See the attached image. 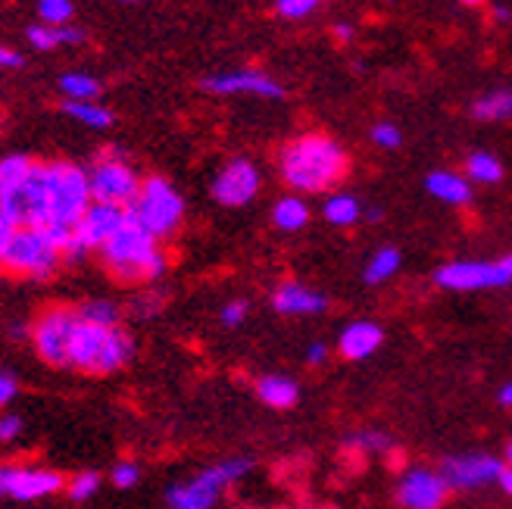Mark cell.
<instances>
[{
  "label": "cell",
  "mask_w": 512,
  "mask_h": 509,
  "mask_svg": "<svg viewBox=\"0 0 512 509\" xmlns=\"http://www.w3.org/2000/svg\"><path fill=\"white\" fill-rule=\"evenodd\" d=\"M0 210L16 222V228H47L50 222L47 163H35L22 185L0 197Z\"/></svg>",
  "instance_id": "ba28073f"
},
{
  "label": "cell",
  "mask_w": 512,
  "mask_h": 509,
  "mask_svg": "<svg viewBox=\"0 0 512 509\" xmlns=\"http://www.w3.org/2000/svg\"><path fill=\"white\" fill-rule=\"evenodd\" d=\"M466 178L472 185H497L503 182V163L491 150H472L466 157Z\"/></svg>",
  "instance_id": "d4e9b609"
},
{
  "label": "cell",
  "mask_w": 512,
  "mask_h": 509,
  "mask_svg": "<svg viewBox=\"0 0 512 509\" xmlns=\"http://www.w3.org/2000/svg\"><path fill=\"white\" fill-rule=\"evenodd\" d=\"M222 485L219 481L203 469L200 475L182 481V485H172L166 491V503L169 509H213L222 497Z\"/></svg>",
  "instance_id": "2e32d148"
},
{
  "label": "cell",
  "mask_w": 512,
  "mask_h": 509,
  "mask_svg": "<svg viewBox=\"0 0 512 509\" xmlns=\"http://www.w3.org/2000/svg\"><path fill=\"white\" fill-rule=\"evenodd\" d=\"M384 344V328L378 322H350L344 332L338 335V353L350 363H360L369 360V356Z\"/></svg>",
  "instance_id": "ac0fdd59"
},
{
  "label": "cell",
  "mask_w": 512,
  "mask_h": 509,
  "mask_svg": "<svg viewBox=\"0 0 512 509\" xmlns=\"http://www.w3.org/2000/svg\"><path fill=\"white\" fill-rule=\"evenodd\" d=\"M366 219H369V222H378V219H381V210H378V207H372V210L366 213Z\"/></svg>",
  "instance_id": "681fc988"
},
{
  "label": "cell",
  "mask_w": 512,
  "mask_h": 509,
  "mask_svg": "<svg viewBox=\"0 0 512 509\" xmlns=\"http://www.w3.org/2000/svg\"><path fill=\"white\" fill-rule=\"evenodd\" d=\"M63 110L75 122L88 125V129H100V132H104V129H110V125H113V113L107 107H100L97 100H66Z\"/></svg>",
  "instance_id": "484cf974"
},
{
  "label": "cell",
  "mask_w": 512,
  "mask_h": 509,
  "mask_svg": "<svg viewBox=\"0 0 512 509\" xmlns=\"http://www.w3.org/2000/svg\"><path fill=\"white\" fill-rule=\"evenodd\" d=\"M325 356H328V344L325 341H313L310 347H306V363H310V366L325 363Z\"/></svg>",
  "instance_id": "7bdbcfd3"
},
{
  "label": "cell",
  "mask_w": 512,
  "mask_h": 509,
  "mask_svg": "<svg viewBox=\"0 0 512 509\" xmlns=\"http://www.w3.org/2000/svg\"><path fill=\"white\" fill-rule=\"evenodd\" d=\"M66 488V478L54 469H29V466H10L7 478V497L13 500H41Z\"/></svg>",
  "instance_id": "9a60e30c"
},
{
  "label": "cell",
  "mask_w": 512,
  "mask_h": 509,
  "mask_svg": "<svg viewBox=\"0 0 512 509\" xmlns=\"http://www.w3.org/2000/svg\"><path fill=\"white\" fill-rule=\"evenodd\" d=\"M450 488L444 485L441 472L413 466L406 469L397 481V503L403 509H441L447 503Z\"/></svg>",
  "instance_id": "5bb4252c"
},
{
  "label": "cell",
  "mask_w": 512,
  "mask_h": 509,
  "mask_svg": "<svg viewBox=\"0 0 512 509\" xmlns=\"http://www.w3.org/2000/svg\"><path fill=\"white\" fill-rule=\"evenodd\" d=\"M25 38H29V44L35 50H57V47H75L85 41V32L75 29V25H60V29H54V25H32L29 32H25Z\"/></svg>",
  "instance_id": "7402d4cb"
},
{
  "label": "cell",
  "mask_w": 512,
  "mask_h": 509,
  "mask_svg": "<svg viewBox=\"0 0 512 509\" xmlns=\"http://www.w3.org/2000/svg\"><path fill=\"white\" fill-rule=\"evenodd\" d=\"M116 4H147V0H116Z\"/></svg>",
  "instance_id": "db71d44e"
},
{
  "label": "cell",
  "mask_w": 512,
  "mask_h": 509,
  "mask_svg": "<svg viewBox=\"0 0 512 509\" xmlns=\"http://www.w3.org/2000/svg\"><path fill=\"white\" fill-rule=\"evenodd\" d=\"M503 463H506V466H509V469H512V444H509V447H506V460H503Z\"/></svg>",
  "instance_id": "816d5d0a"
},
{
  "label": "cell",
  "mask_w": 512,
  "mask_h": 509,
  "mask_svg": "<svg viewBox=\"0 0 512 509\" xmlns=\"http://www.w3.org/2000/svg\"><path fill=\"white\" fill-rule=\"evenodd\" d=\"M163 303H166V297L160 291L144 288V291H138L132 300H128V313H132L135 319H153V316L163 313Z\"/></svg>",
  "instance_id": "1f68e13d"
},
{
  "label": "cell",
  "mask_w": 512,
  "mask_h": 509,
  "mask_svg": "<svg viewBox=\"0 0 512 509\" xmlns=\"http://www.w3.org/2000/svg\"><path fill=\"white\" fill-rule=\"evenodd\" d=\"M434 285L444 291H488L512 285V275L506 272L503 260H453L434 272Z\"/></svg>",
  "instance_id": "30bf717a"
},
{
  "label": "cell",
  "mask_w": 512,
  "mask_h": 509,
  "mask_svg": "<svg viewBox=\"0 0 512 509\" xmlns=\"http://www.w3.org/2000/svg\"><path fill=\"white\" fill-rule=\"evenodd\" d=\"M57 85L66 100H94L100 94V82L88 72H63Z\"/></svg>",
  "instance_id": "f546056e"
},
{
  "label": "cell",
  "mask_w": 512,
  "mask_h": 509,
  "mask_svg": "<svg viewBox=\"0 0 512 509\" xmlns=\"http://www.w3.org/2000/svg\"><path fill=\"white\" fill-rule=\"evenodd\" d=\"M369 138L381 150H397L403 144V132H400V125H394V122H375L369 129Z\"/></svg>",
  "instance_id": "d590c367"
},
{
  "label": "cell",
  "mask_w": 512,
  "mask_h": 509,
  "mask_svg": "<svg viewBox=\"0 0 512 509\" xmlns=\"http://www.w3.org/2000/svg\"><path fill=\"white\" fill-rule=\"evenodd\" d=\"M400 269V250L397 247H381L372 253V260L363 269V282L366 285H384L388 278H394Z\"/></svg>",
  "instance_id": "4316f807"
},
{
  "label": "cell",
  "mask_w": 512,
  "mask_h": 509,
  "mask_svg": "<svg viewBox=\"0 0 512 509\" xmlns=\"http://www.w3.org/2000/svg\"><path fill=\"white\" fill-rule=\"evenodd\" d=\"M16 391H19V381H16L10 372H0V410L13 403Z\"/></svg>",
  "instance_id": "ab89813d"
},
{
  "label": "cell",
  "mask_w": 512,
  "mask_h": 509,
  "mask_svg": "<svg viewBox=\"0 0 512 509\" xmlns=\"http://www.w3.org/2000/svg\"><path fill=\"white\" fill-rule=\"evenodd\" d=\"M75 313H79V322H85V325H97V328L119 325V307L113 300H85L75 307Z\"/></svg>",
  "instance_id": "83f0119b"
},
{
  "label": "cell",
  "mask_w": 512,
  "mask_h": 509,
  "mask_svg": "<svg viewBox=\"0 0 512 509\" xmlns=\"http://www.w3.org/2000/svg\"><path fill=\"white\" fill-rule=\"evenodd\" d=\"M97 488H100V475L97 472H79L66 485V494H69L72 503H85V500H91L97 494Z\"/></svg>",
  "instance_id": "e575fe53"
},
{
  "label": "cell",
  "mask_w": 512,
  "mask_h": 509,
  "mask_svg": "<svg viewBox=\"0 0 512 509\" xmlns=\"http://www.w3.org/2000/svg\"><path fill=\"white\" fill-rule=\"evenodd\" d=\"M135 338L125 328H97L79 322L69 347V369L85 375H113L135 360Z\"/></svg>",
  "instance_id": "277c9868"
},
{
  "label": "cell",
  "mask_w": 512,
  "mask_h": 509,
  "mask_svg": "<svg viewBox=\"0 0 512 509\" xmlns=\"http://www.w3.org/2000/svg\"><path fill=\"white\" fill-rule=\"evenodd\" d=\"M38 16H41L44 25H54V29H60V25L72 22L75 4H72V0H38Z\"/></svg>",
  "instance_id": "d6a6232c"
},
{
  "label": "cell",
  "mask_w": 512,
  "mask_h": 509,
  "mask_svg": "<svg viewBox=\"0 0 512 509\" xmlns=\"http://www.w3.org/2000/svg\"><path fill=\"white\" fill-rule=\"evenodd\" d=\"M88 185H91V200L125 210L128 203L138 197L141 178L119 150H107V154H100L94 166L88 169Z\"/></svg>",
  "instance_id": "52a82bcc"
},
{
  "label": "cell",
  "mask_w": 512,
  "mask_h": 509,
  "mask_svg": "<svg viewBox=\"0 0 512 509\" xmlns=\"http://www.w3.org/2000/svg\"><path fill=\"white\" fill-rule=\"evenodd\" d=\"M331 38H335V41H341V44H350V41L356 38V29H353V22H347V19L335 22V25H331Z\"/></svg>",
  "instance_id": "60d3db41"
},
{
  "label": "cell",
  "mask_w": 512,
  "mask_h": 509,
  "mask_svg": "<svg viewBox=\"0 0 512 509\" xmlns=\"http://www.w3.org/2000/svg\"><path fill=\"white\" fill-rule=\"evenodd\" d=\"M104 269L116 278L119 285H153L160 282L169 269V253L157 238L141 232L138 225L122 222L119 232L97 250Z\"/></svg>",
  "instance_id": "7a4b0ae2"
},
{
  "label": "cell",
  "mask_w": 512,
  "mask_h": 509,
  "mask_svg": "<svg viewBox=\"0 0 512 509\" xmlns=\"http://www.w3.org/2000/svg\"><path fill=\"white\" fill-rule=\"evenodd\" d=\"M75 328H79V313H75V307H47L32 322L35 353L47 366L69 369V347L75 338Z\"/></svg>",
  "instance_id": "9c48e42d"
},
{
  "label": "cell",
  "mask_w": 512,
  "mask_h": 509,
  "mask_svg": "<svg viewBox=\"0 0 512 509\" xmlns=\"http://www.w3.org/2000/svg\"><path fill=\"white\" fill-rule=\"evenodd\" d=\"M497 400H500L503 406H509V410H512V381H506V385L500 388V394H497Z\"/></svg>",
  "instance_id": "7dc6e473"
},
{
  "label": "cell",
  "mask_w": 512,
  "mask_h": 509,
  "mask_svg": "<svg viewBox=\"0 0 512 509\" xmlns=\"http://www.w3.org/2000/svg\"><path fill=\"white\" fill-rule=\"evenodd\" d=\"M497 485L512 497V469H509L506 463H503V472H500V478H497Z\"/></svg>",
  "instance_id": "bcb514c9"
},
{
  "label": "cell",
  "mask_w": 512,
  "mask_h": 509,
  "mask_svg": "<svg viewBox=\"0 0 512 509\" xmlns=\"http://www.w3.org/2000/svg\"><path fill=\"white\" fill-rule=\"evenodd\" d=\"M25 60H22V54L19 50H13V47H7V44H0V69H19Z\"/></svg>",
  "instance_id": "b9f144b4"
},
{
  "label": "cell",
  "mask_w": 512,
  "mask_h": 509,
  "mask_svg": "<svg viewBox=\"0 0 512 509\" xmlns=\"http://www.w3.org/2000/svg\"><path fill=\"white\" fill-rule=\"evenodd\" d=\"M325 0H272V7L281 19L288 22H300V19H310Z\"/></svg>",
  "instance_id": "836d02e7"
},
{
  "label": "cell",
  "mask_w": 512,
  "mask_h": 509,
  "mask_svg": "<svg viewBox=\"0 0 512 509\" xmlns=\"http://www.w3.org/2000/svg\"><path fill=\"white\" fill-rule=\"evenodd\" d=\"M125 219L163 244L185 222V197L178 194L163 175L141 178L138 197L125 207Z\"/></svg>",
  "instance_id": "5b68a950"
},
{
  "label": "cell",
  "mask_w": 512,
  "mask_h": 509,
  "mask_svg": "<svg viewBox=\"0 0 512 509\" xmlns=\"http://www.w3.org/2000/svg\"><path fill=\"white\" fill-rule=\"evenodd\" d=\"M469 113L478 122H506V119H512V91L509 88H494V91L478 94L472 100Z\"/></svg>",
  "instance_id": "603a6c76"
},
{
  "label": "cell",
  "mask_w": 512,
  "mask_h": 509,
  "mask_svg": "<svg viewBox=\"0 0 512 509\" xmlns=\"http://www.w3.org/2000/svg\"><path fill=\"white\" fill-rule=\"evenodd\" d=\"M322 216H325L328 225H335V228H353L356 222L363 219V203L356 200L353 194H347V191H335V194L325 197Z\"/></svg>",
  "instance_id": "cb8c5ba5"
},
{
  "label": "cell",
  "mask_w": 512,
  "mask_h": 509,
  "mask_svg": "<svg viewBox=\"0 0 512 509\" xmlns=\"http://www.w3.org/2000/svg\"><path fill=\"white\" fill-rule=\"evenodd\" d=\"M272 225L278 232H300V228L310 225V207H306V200L300 194H285L281 200H275L272 207Z\"/></svg>",
  "instance_id": "44dd1931"
},
{
  "label": "cell",
  "mask_w": 512,
  "mask_h": 509,
  "mask_svg": "<svg viewBox=\"0 0 512 509\" xmlns=\"http://www.w3.org/2000/svg\"><path fill=\"white\" fill-rule=\"evenodd\" d=\"M10 335H13L16 341H22L25 335H32V328H29V325H22V322H16V325L10 328Z\"/></svg>",
  "instance_id": "c3c4849f"
},
{
  "label": "cell",
  "mask_w": 512,
  "mask_h": 509,
  "mask_svg": "<svg viewBox=\"0 0 512 509\" xmlns=\"http://www.w3.org/2000/svg\"><path fill=\"white\" fill-rule=\"evenodd\" d=\"M260 188H263V175L256 169V163L247 157H235L216 172L210 194L219 207L238 210V207H247V203L260 194Z\"/></svg>",
  "instance_id": "8fae6325"
},
{
  "label": "cell",
  "mask_w": 512,
  "mask_h": 509,
  "mask_svg": "<svg viewBox=\"0 0 512 509\" xmlns=\"http://www.w3.org/2000/svg\"><path fill=\"white\" fill-rule=\"evenodd\" d=\"M463 7H484V0H459Z\"/></svg>",
  "instance_id": "f907efd6"
},
{
  "label": "cell",
  "mask_w": 512,
  "mask_h": 509,
  "mask_svg": "<svg viewBox=\"0 0 512 509\" xmlns=\"http://www.w3.org/2000/svg\"><path fill=\"white\" fill-rule=\"evenodd\" d=\"M509 19H512V7H506V4H494V7H491V22L506 25Z\"/></svg>",
  "instance_id": "f6af8a7d"
},
{
  "label": "cell",
  "mask_w": 512,
  "mask_h": 509,
  "mask_svg": "<svg viewBox=\"0 0 512 509\" xmlns=\"http://www.w3.org/2000/svg\"><path fill=\"white\" fill-rule=\"evenodd\" d=\"M503 266H506V272L512 275V253H509V257H503Z\"/></svg>",
  "instance_id": "f5cc1de1"
},
{
  "label": "cell",
  "mask_w": 512,
  "mask_h": 509,
  "mask_svg": "<svg viewBox=\"0 0 512 509\" xmlns=\"http://www.w3.org/2000/svg\"><path fill=\"white\" fill-rule=\"evenodd\" d=\"M47 185H50V222L41 232L63 247L75 225L91 207V185H88V169L69 160L47 163Z\"/></svg>",
  "instance_id": "3957f363"
},
{
  "label": "cell",
  "mask_w": 512,
  "mask_h": 509,
  "mask_svg": "<svg viewBox=\"0 0 512 509\" xmlns=\"http://www.w3.org/2000/svg\"><path fill=\"white\" fill-rule=\"evenodd\" d=\"M244 319H247V300H228L222 307V313H219V322L225 328H238Z\"/></svg>",
  "instance_id": "74e56055"
},
{
  "label": "cell",
  "mask_w": 512,
  "mask_h": 509,
  "mask_svg": "<svg viewBox=\"0 0 512 509\" xmlns=\"http://www.w3.org/2000/svg\"><path fill=\"white\" fill-rule=\"evenodd\" d=\"M35 160L25 157V154H7L0 157V197H4L7 191H13L16 185H22L25 178H29Z\"/></svg>",
  "instance_id": "f1b7e54d"
},
{
  "label": "cell",
  "mask_w": 512,
  "mask_h": 509,
  "mask_svg": "<svg viewBox=\"0 0 512 509\" xmlns=\"http://www.w3.org/2000/svg\"><path fill=\"white\" fill-rule=\"evenodd\" d=\"M110 478H113V485H116V488H122V491H125V488H135V485H138L141 469H138L135 463L122 460V463H116V466H113Z\"/></svg>",
  "instance_id": "8d00e7d4"
},
{
  "label": "cell",
  "mask_w": 512,
  "mask_h": 509,
  "mask_svg": "<svg viewBox=\"0 0 512 509\" xmlns=\"http://www.w3.org/2000/svg\"><path fill=\"white\" fill-rule=\"evenodd\" d=\"M425 191L434 200L447 203V207H466V203H472V182L453 169H431L425 175Z\"/></svg>",
  "instance_id": "d6986e66"
},
{
  "label": "cell",
  "mask_w": 512,
  "mask_h": 509,
  "mask_svg": "<svg viewBox=\"0 0 512 509\" xmlns=\"http://www.w3.org/2000/svg\"><path fill=\"white\" fill-rule=\"evenodd\" d=\"M256 397H260L272 410H291L300 400V388L297 381L288 375H263L256 381Z\"/></svg>",
  "instance_id": "ffe728a7"
},
{
  "label": "cell",
  "mask_w": 512,
  "mask_h": 509,
  "mask_svg": "<svg viewBox=\"0 0 512 509\" xmlns=\"http://www.w3.org/2000/svg\"><path fill=\"white\" fill-rule=\"evenodd\" d=\"M13 232H16V222L4 210H0V250L7 247V241L13 238Z\"/></svg>",
  "instance_id": "ee69618b"
},
{
  "label": "cell",
  "mask_w": 512,
  "mask_h": 509,
  "mask_svg": "<svg viewBox=\"0 0 512 509\" xmlns=\"http://www.w3.org/2000/svg\"><path fill=\"white\" fill-rule=\"evenodd\" d=\"M203 91L219 94V97H235V94H253V97H266V100H281L285 97V85L272 79L263 69H232V72H216L207 75L200 82Z\"/></svg>",
  "instance_id": "4fadbf2b"
},
{
  "label": "cell",
  "mask_w": 512,
  "mask_h": 509,
  "mask_svg": "<svg viewBox=\"0 0 512 509\" xmlns=\"http://www.w3.org/2000/svg\"><path fill=\"white\" fill-rule=\"evenodd\" d=\"M344 447L356 453H388L394 441L391 435H384V431H350L344 438Z\"/></svg>",
  "instance_id": "4dcf8cb0"
},
{
  "label": "cell",
  "mask_w": 512,
  "mask_h": 509,
  "mask_svg": "<svg viewBox=\"0 0 512 509\" xmlns=\"http://www.w3.org/2000/svg\"><path fill=\"white\" fill-rule=\"evenodd\" d=\"M272 307L281 316H316L328 310V297L322 291H313L300 282H281L272 291Z\"/></svg>",
  "instance_id": "e0dca14e"
},
{
  "label": "cell",
  "mask_w": 512,
  "mask_h": 509,
  "mask_svg": "<svg viewBox=\"0 0 512 509\" xmlns=\"http://www.w3.org/2000/svg\"><path fill=\"white\" fill-rule=\"evenodd\" d=\"M63 266L60 247L41 228H16L7 247L0 250V272L32 282H50Z\"/></svg>",
  "instance_id": "8992f818"
},
{
  "label": "cell",
  "mask_w": 512,
  "mask_h": 509,
  "mask_svg": "<svg viewBox=\"0 0 512 509\" xmlns=\"http://www.w3.org/2000/svg\"><path fill=\"white\" fill-rule=\"evenodd\" d=\"M22 416H16V413H4L0 416V441H16L19 435H22Z\"/></svg>",
  "instance_id": "f35d334b"
},
{
  "label": "cell",
  "mask_w": 512,
  "mask_h": 509,
  "mask_svg": "<svg viewBox=\"0 0 512 509\" xmlns=\"http://www.w3.org/2000/svg\"><path fill=\"white\" fill-rule=\"evenodd\" d=\"M438 472L450 491H475L491 485V481L497 485L503 460H497L491 453H459V456H447Z\"/></svg>",
  "instance_id": "7c38bea8"
},
{
  "label": "cell",
  "mask_w": 512,
  "mask_h": 509,
  "mask_svg": "<svg viewBox=\"0 0 512 509\" xmlns=\"http://www.w3.org/2000/svg\"><path fill=\"white\" fill-rule=\"evenodd\" d=\"M350 172V157L325 132H303L278 150V175L291 194H325Z\"/></svg>",
  "instance_id": "6da1fadb"
}]
</instances>
